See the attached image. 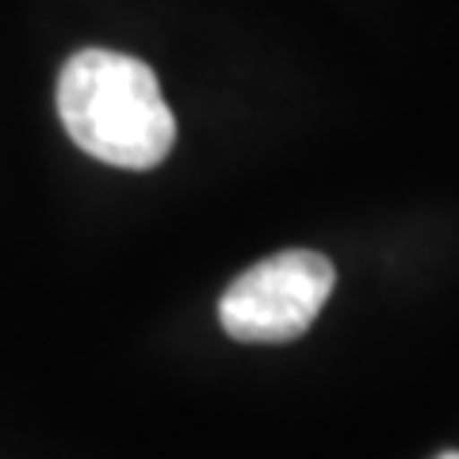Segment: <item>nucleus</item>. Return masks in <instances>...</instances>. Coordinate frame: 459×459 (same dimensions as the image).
<instances>
[{
	"label": "nucleus",
	"mask_w": 459,
	"mask_h": 459,
	"mask_svg": "<svg viewBox=\"0 0 459 459\" xmlns=\"http://www.w3.org/2000/svg\"><path fill=\"white\" fill-rule=\"evenodd\" d=\"M57 115L84 153L115 169H157L177 142L153 69L119 50L89 47L69 57L57 77Z\"/></svg>",
	"instance_id": "1"
},
{
	"label": "nucleus",
	"mask_w": 459,
	"mask_h": 459,
	"mask_svg": "<svg viewBox=\"0 0 459 459\" xmlns=\"http://www.w3.org/2000/svg\"><path fill=\"white\" fill-rule=\"evenodd\" d=\"M337 272L314 249H287L241 272L219 299V322L241 344H287L303 337L333 295Z\"/></svg>",
	"instance_id": "2"
},
{
	"label": "nucleus",
	"mask_w": 459,
	"mask_h": 459,
	"mask_svg": "<svg viewBox=\"0 0 459 459\" xmlns=\"http://www.w3.org/2000/svg\"><path fill=\"white\" fill-rule=\"evenodd\" d=\"M437 459H459V452H444V455H437Z\"/></svg>",
	"instance_id": "3"
}]
</instances>
